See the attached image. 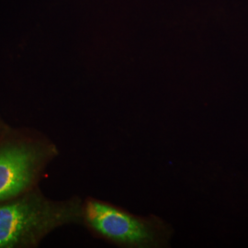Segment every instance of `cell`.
Wrapping results in <instances>:
<instances>
[{
    "instance_id": "cell-1",
    "label": "cell",
    "mask_w": 248,
    "mask_h": 248,
    "mask_svg": "<svg viewBox=\"0 0 248 248\" xmlns=\"http://www.w3.org/2000/svg\"><path fill=\"white\" fill-rule=\"evenodd\" d=\"M83 204L78 197L53 201L33 188L0 202V248L37 247L55 229L82 223Z\"/></svg>"
},
{
    "instance_id": "cell-2",
    "label": "cell",
    "mask_w": 248,
    "mask_h": 248,
    "mask_svg": "<svg viewBox=\"0 0 248 248\" xmlns=\"http://www.w3.org/2000/svg\"><path fill=\"white\" fill-rule=\"evenodd\" d=\"M82 222L98 237L122 248H166L173 233L171 226L158 216L135 215L91 198L83 204Z\"/></svg>"
},
{
    "instance_id": "cell-3",
    "label": "cell",
    "mask_w": 248,
    "mask_h": 248,
    "mask_svg": "<svg viewBox=\"0 0 248 248\" xmlns=\"http://www.w3.org/2000/svg\"><path fill=\"white\" fill-rule=\"evenodd\" d=\"M51 142L29 137H0V202L32 189L46 165L57 155Z\"/></svg>"
},
{
    "instance_id": "cell-4",
    "label": "cell",
    "mask_w": 248,
    "mask_h": 248,
    "mask_svg": "<svg viewBox=\"0 0 248 248\" xmlns=\"http://www.w3.org/2000/svg\"><path fill=\"white\" fill-rule=\"evenodd\" d=\"M4 133V126H3V123L0 120V135H1V133Z\"/></svg>"
}]
</instances>
